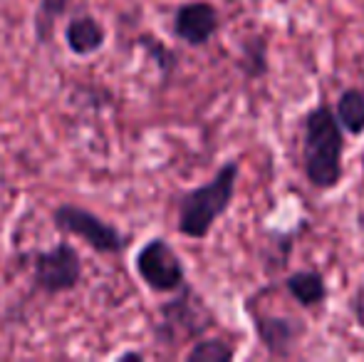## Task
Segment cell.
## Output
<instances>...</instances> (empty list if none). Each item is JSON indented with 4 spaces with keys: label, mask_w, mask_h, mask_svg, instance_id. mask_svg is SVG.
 Here are the masks:
<instances>
[{
    "label": "cell",
    "mask_w": 364,
    "mask_h": 362,
    "mask_svg": "<svg viewBox=\"0 0 364 362\" xmlns=\"http://www.w3.org/2000/svg\"><path fill=\"white\" fill-rule=\"evenodd\" d=\"M285 288L288 293L292 295L297 305L302 308H317L327 300L330 290H327V283H325V275L320 271H295L285 278Z\"/></svg>",
    "instance_id": "10"
},
{
    "label": "cell",
    "mask_w": 364,
    "mask_h": 362,
    "mask_svg": "<svg viewBox=\"0 0 364 362\" xmlns=\"http://www.w3.org/2000/svg\"><path fill=\"white\" fill-rule=\"evenodd\" d=\"M136 45H139V48L146 53V58L156 65V70H159V75H161L164 82H168L171 75L176 73L178 55L173 53L168 45H164L159 38H154V35H139V38H136Z\"/></svg>",
    "instance_id": "14"
},
{
    "label": "cell",
    "mask_w": 364,
    "mask_h": 362,
    "mask_svg": "<svg viewBox=\"0 0 364 362\" xmlns=\"http://www.w3.org/2000/svg\"><path fill=\"white\" fill-rule=\"evenodd\" d=\"M136 275L141 283L154 293H176L186 283V268L173 246L161 236L149 238L144 246L136 251L134 258Z\"/></svg>",
    "instance_id": "4"
},
{
    "label": "cell",
    "mask_w": 364,
    "mask_h": 362,
    "mask_svg": "<svg viewBox=\"0 0 364 362\" xmlns=\"http://www.w3.org/2000/svg\"><path fill=\"white\" fill-rule=\"evenodd\" d=\"M220 30L218 8L211 0H186L173 10L171 33L176 40L191 48L208 45Z\"/></svg>",
    "instance_id": "7"
},
{
    "label": "cell",
    "mask_w": 364,
    "mask_h": 362,
    "mask_svg": "<svg viewBox=\"0 0 364 362\" xmlns=\"http://www.w3.org/2000/svg\"><path fill=\"white\" fill-rule=\"evenodd\" d=\"M119 360L122 362H124V360H144V355H141V353H122Z\"/></svg>",
    "instance_id": "17"
},
{
    "label": "cell",
    "mask_w": 364,
    "mask_h": 362,
    "mask_svg": "<svg viewBox=\"0 0 364 362\" xmlns=\"http://www.w3.org/2000/svg\"><path fill=\"white\" fill-rule=\"evenodd\" d=\"M335 117L340 122L342 132H350L352 137L364 134V90L347 87L340 92L335 102Z\"/></svg>",
    "instance_id": "11"
},
{
    "label": "cell",
    "mask_w": 364,
    "mask_h": 362,
    "mask_svg": "<svg viewBox=\"0 0 364 362\" xmlns=\"http://www.w3.org/2000/svg\"><path fill=\"white\" fill-rule=\"evenodd\" d=\"M53 226L65 236L85 241L100 256H119L127 248V236L119 228L90 208L75 206V203H60L53 208Z\"/></svg>",
    "instance_id": "3"
},
{
    "label": "cell",
    "mask_w": 364,
    "mask_h": 362,
    "mask_svg": "<svg viewBox=\"0 0 364 362\" xmlns=\"http://www.w3.org/2000/svg\"><path fill=\"white\" fill-rule=\"evenodd\" d=\"M73 0H40L38 10H35V43L50 45L55 38V28L58 20L68 13Z\"/></svg>",
    "instance_id": "13"
},
{
    "label": "cell",
    "mask_w": 364,
    "mask_h": 362,
    "mask_svg": "<svg viewBox=\"0 0 364 362\" xmlns=\"http://www.w3.org/2000/svg\"><path fill=\"white\" fill-rule=\"evenodd\" d=\"M238 174L240 164L235 159H228L206 183L181 193L176 208V228L181 236L201 241L211 233L216 221L233 203Z\"/></svg>",
    "instance_id": "2"
},
{
    "label": "cell",
    "mask_w": 364,
    "mask_h": 362,
    "mask_svg": "<svg viewBox=\"0 0 364 362\" xmlns=\"http://www.w3.org/2000/svg\"><path fill=\"white\" fill-rule=\"evenodd\" d=\"M253 325L260 345L273 358H290L307 333V325L292 315H253Z\"/></svg>",
    "instance_id": "8"
},
{
    "label": "cell",
    "mask_w": 364,
    "mask_h": 362,
    "mask_svg": "<svg viewBox=\"0 0 364 362\" xmlns=\"http://www.w3.org/2000/svg\"><path fill=\"white\" fill-rule=\"evenodd\" d=\"M345 132L327 102L302 117V174L317 191H332L342 181Z\"/></svg>",
    "instance_id": "1"
},
{
    "label": "cell",
    "mask_w": 364,
    "mask_h": 362,
    "mask_svg": "<svg viewBox=\"0 0 364 362\" xmlns=\"http://www.w3.org/2000/svg\"><path fill=\"white\" fill-rule=\"evenodd\" d=\"M65 43H68L70 53L77 58H90V55L100 53L107 43V30L92 15L82 13L75 15L68 25H65Z\"/></svg>",
    "instance_id": "9"
},
{
    "label": "cell",
    "mask_w": 364,
    "mask_h": 362,
    "mask_svg": "<svg viewBox=\"0 0 364 362\" xmlns=\"http://www.w3.org/2000/svg\"><path fill=\"white\" fill-rule=\"evenodd\" d=\"M33 283L45 295H60L75 290L82 283V258L73 243L60 241L50 251L35 253Z\"/></svg>",
    "instance_id": "5"
},
{
    "label": "cell",
    "mask_w": 364,
    "mask_h": 362,
    "mask_svg": "<svg viewBox=\"0 0 364 362\" xmlns=\"http://www.w3.org/2000/svg\"><path fill=\"white\" fill-rule=\"evenodd\" d=\"M176 293V298L161 308V323L156 325V335L168 345H178V340L183 338H198L208 325H213L203 300H198L186 283Z\"/></svg>",
    "instance_id": "6"
},
{
    "label": "cell",
    "mask_w": 364,
    "mask_h": 362,
    "mask_svg": "<svg viewBox=\"0 0 364 362\" xmlns=\"http://www.w3.org/2000/svg\"><path fill=\"white\" fill-rule=\"evenodd\" d=\"M350 310H352V318H355V323L364 330V280H362L360 290L355 293V298L350 300Z\"/></svg>",
    "instance_id": "16"
},
{
    "label": "cell",
    "mask_w": 364,
    "mask_h": 362,
    "mask_svg": "<svg viewBox=\"0 0 364 362\" xmlns=\"http://www.w3.org/2000/svg\"><path fill=\"white\" fill-rule=\"evenodd\" d=\"M238 70L248 80H260L270 73L268 63V43L260 35L243 40L240 43V58H238Z\"/></svg>",
    "instance_id": "12"
},
{
    "label": "cell",
    "mask_w": 364,
    "mask_h": 362,
    "mask_svg": "<svg viewBox=\"0 0 364 362\" xmlns=\"http://www.w3.org/2000/svg\"><path fill=\"white\" fill-rule=\"evenodd\" d=\"M235 360V345L223 338H201L186 353V362H230Z\"/></svg>",
    "instance_id": "15"
}]
</instances>
